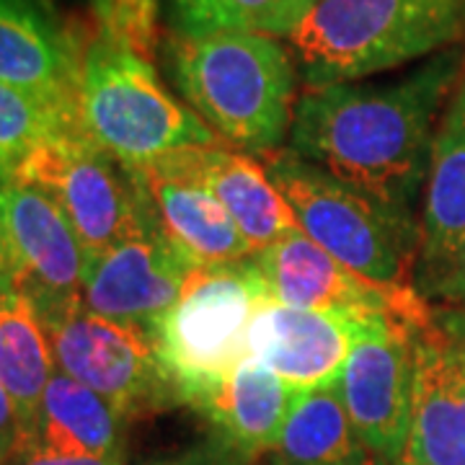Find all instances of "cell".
Returning a JSON list of instances; mask_svg holds the SVG:
<instances>
[{
	"mask_svg": "<svg viewBox=\"0 0 465 465\" xmlns=\"http://www.w3.org/2000/svg\"><path fill=\"white\" fill-rule=\"evenodd\" d=\"M11 176L39 186L57 202L88 256L148 225L130 168L96 148L81 127L47 137Z\"/></svg>",
	"mask_w": 465,
	"mask_h": 465,
	"instance_id": "obj_8",
	"label": "cell"
},
{
	"mask_svg": "<svg viewBox=\"0 0 465 465\" xmlns=\"http://www.w3.org/2000/svg\"><path fill=\"white\" fill-rule=\"evenodd\" d=\"M3 465H124V452L112 458H70V455L47 452L29 440H21Z\"/></svg>",
	"mask_w": 465,
	"mask_h": 465,
	"instance_id": "obj_27",
	"label": "cell"
},
{
	"mask_svg": "<svg viewBox=\"0 0 465 465\" xmlns=\"http://www.w3.org/2000/svg\"><path fill=\"white\" fill-rule=\"evenodd\" d=\"M5 274L42 321L84 305L88 251L47 192L11 173L0 182Z\"/></svg>",
	"mask_w": 465,
	"mask_h": 465,
	"instance_id": "obj_9",
	"label": "cell"
},
{
	"mask_svg": "<svg viewBox=\"0 0 465 465\" xmlns=\"http://www.w3.org/2000/svg\"><path fill=\"white\" fill-rule=\"evenodd\" d=\"M78 124L96 148L127 168L220 143L200 116L168 94L150 57L109 34L85 47Z\"/></svg>",
	"mask_w": 465,
	"mask_h": 465,
	"instance_id": "obj_4",
	"label": "cell"
},
{
	"mask_svg": "<svg viewBox=\"0 0 465 465\" xmlns=\"http://www.w3.org/2000/svg\"><path fill=\"white\" fill-rule=\"evenodd\" d=\"M370 465H393L391 463V460H385V458H381V455H375V458H372V463Z\"/></svg>",
	"mask_w": 465,
	"mask_h": 465,
	"instance_id": "obj_31",
	"label": "cell"
},
{
	"mask_svg": "<svg viewBox=\"0 0 465 465\" xmlns=\"http://www.w3.org/2000/svg\"><path fill=\"white\" fill-rule=\"evenodd\" d=\"M18 440H21V424H18L16 406L0 381V465L16 450Z\"/></svg>",
	"mask_w": 465,
	"mask_h": 465,
	"instance_id": "obj_28",
	"label": "cell"
},
{
	"mask_svg": "<svg viewBox=\"0 0 465 465\" xmlns=\"http://www.w3.org/2000/svg\"><path fill=\"white\" fill-rule=\"evenodd\" d=\"M143 217L192 266H217L253 256L232 217L176 153L130 168Z\"/></svg>",
	"mask_w": 465,
	"mask_h": 465,
	"instance_id": "obj_13",
	"label": "cell"
},
{
	"mask_svg": "<svg viewBox=\"0 0 465 465\" xmlns=\"http://www.w3.org/2000/svg\"><path fill=\"white\" fill-rule=\"evenodd\" d=\"M67 127H81L78 114L0 84V173H14L36 145Z\"/></svg>",
	"mask_w": 465,
	"mask_h": 465,
	"instance_id": "obj_24",
	"label": "cell"
},
{
	"mask_svg": "<svg viewBox=\"0 0 465 465\" xmlns=\"http://www.w3.org/2000/svg\"><path fill=\"white\" fill-rule=\"evenodd\" d=\"M316 0H168L171 32L202 36L217 32H253L287 36Z\"/></svg>",
	"mask_w": 465,
	"mask_h": 465,
	"instance_id": "obj_23",
	"label": "cell"
},
{
	"mask_svg": "<svg viewBox=\"0 0 465 465\" xmlns=\"http://www.w3.org/2000/svg\"><path fill=\"white\" fill-rule=\"evenodd\" d=\"M284 39L308 88L365 81L465 45V0H316Z\"/></svg>",
	"mask_w": 465,
	"mask_h": 465,
	"instance_id": "obj_3",
	"label": "cell"
},
{
	"mask_svg": "<svg viewBox=\"0 0 465 465\" xmlns=\"http://www.w3.org/2000/svg\"><path fill=\"white\" fill-rule=\"evenodd\" d=\"M399 465H403V463H399Z\"/></svg>",
	"mask_w": 465,
	"mask_h": 465,
	"instance_id": "obj_33",
	"label": "cell"
},
{
	"mask_svg": "<svg viewBox=\"0 0 465 465\" xmlns=\"http://www.w3.org/2000/svg\"><path fill=\"white\" fill-rule=\"evenodd\" d=\"M176 158L200 179L232 217L253 253L287 232L300 231L298 217L253 155L223 145L176 150Z\"/></svg>",
	"mask_w": 465,
	"mask_h": 465,
	"instance_id": "obj_18",
	"label": "cell"
},
{
	"mask_svg": "<svg viewBox=\"0 0 465 465\" xmlns=\"http://www.w3.org/2000/svg\"><path fill=\"white\" fill-rule=\"evenodd\" d=\"M161 0H101L96 8L101 34H109L150 57L155 47V21Z\"/></svg>",
	"mask_w": 465,
	"mask_h": 465,
	"instance_id": "obj_25",
	"label": "cell"
},
{
	"mask_svg": "<svg viewBox=\"0 0 465 465\" xmlns=\"http://www.w3.org/2000/svg\"><path fill=\"white\" fill-rule=\"evenodd\" d=\"M295 399L298 391L259 360L246 357L225 381L202 393L189 409L204 416L210 430L259 458L277 442Z\"/></svg>",
	"mask_w": 465,
	"mask_h": 465,
	"instance_id": "obj_19",
	"label": "cell"
},
{
	"mask_svg": "<svg viewBox=\"0 0 465 465\" xmlns=\"http://www.w3.org/2000/svg\"><path fill=\"white\" fill-rule=\"evenodd\" d=\"M54 367L96 391L127 424L182 406L158 357L155 331L73 308L45 318Z\"/></svg>",
	"mask_w": 465,
	"mask_h": 465,
	"instance_id": "obj_7",
	"label": "cell"
},
{
	"mask_svg": "<svg viewBox=\"0 0 465 465\" xmlns=\"http://www.w3.org/2000/svg\"><path fill=\"white\" fill-rule=\"evenodd\" d=\"M54 370L50 336L36 305L0 272V381L16 406L21 440L32 437Z\"/></svg>",
	"mask_w": 465,
	"mask_h": 465,
	"instance_id": "obj_20",
	"label": "cell"
},
{
	"mask_svg": "<svg viewBox=\"0 0 465 465\" xmlns=\"http://www.w3.org/2000/svg\"><path fill=\"white\" fill-rule=\"evenodd\" d=\"M411 427L403 465H465V311L430 305L411 323Z\"/></svg>",
	"mask_w": 465,
	"mask_h": 465,
	"instance_id": "obj_10",
	"label": "cell"
},
{
	"mask_svg": "<svg viewBox=\"0 0 465 465\" xmlns=\"http://www.w3.org/2000/svg\"><path fill=\"white\" fill-rule=\"evenodd\" d=\"M84 54L47 0H0V84L78 114Z\"/></svg>",
	"mask_w": 465,
	"mask_h": 465,
	"instance_id": "obj_17",
	"label": "cell"
},
{
	"mask_svg": "<svg viewBox=\"0 0 465 465\" xmlns=\"http://www.w3.org/2000/svg\"><path fill=\"white\" fill-rule=\"evenodd\" d=\"M266 173L300 231L336 262L388 290H416L419 220L339 182L290 148L266 158Z\"/></svg>",
	"mask_w": 465,
	"mask_h": 465,
	"instance_id": "obj_5",
	"label": "cell"
},
{
	"mask_svg": "<svg viewBox=\"0 0 465 465\" xmlns=\"http://www.w3.org/2000/svg\"><path fill=\"white\" fill-rule=\"evenodd\" d=\"M465 249V67L432 143L419 220L416 290L430 302Z\"/></svg>",
	"mask_w": 465,
	"mask_h": 465,
	"instance_id": "obj_16",
	"label": "cell"
},
{
	"mask_svg": "<svg viewBox=\"0 0 465 465\" xmlns=\"http://www.w3.org/2000/svg\"><path fill=\"white\" fill-rule=\"evenodd\" d=\"M171 81L189 109L232 150H282L295 112V63L277 36L217 32L171 34Z\"/></svg>",
	"mask_w": 465,
	"mask_h": 465,
	"instance_id": "obj_2",
	"label": "cell"
},
{
	"mask_svg": "<svg viewBox=\"0 0 465 465\" xmlns=\"http://www.w3.org/2000/svg\"><path fill=\"white\" fill-rule=\"evenodd\" d=\"M434 300L442 302V305H452V308H463L465 311V249L460 253V259H458V264L452 266L448 280L440 284Z\"/></svg>",
	"mask_w": 465,
	"mask_h": 465,
	"instance_id": "obj_29",
	"label": "cell"
},
{
	"mask_svg": "<svg viewBox=\"0 0 465 465\" xmlns=\"http://www.w3.org/2000/svg\"><path fill=\"white\" fill-rule=\"evenodd\" d=\"M411 323L382 318L351 349L336 396L365 448L393 465L401 463L411 427Z\"/></svg>",
	"mask_w": 465,
	"mask_h": 465,
	"instance_id": "obj_11",
	"label": "cell"
},
{
	"mask_svg": "<svg viewBox=\"0 0 465 465\" xmlns=\"http://www.w3.org/2000/svg\"><path fill=\"white\" fill-rule=\"evenodd\" d=\"M101 5V0H94V8H99Z\"/></svg>",
	"mask_w": 465,
	"mask_h": 465,
	"instance_id": "obj_32",
	"label": "cell"
},
{
	"mask_svg": "<svg viewBox=\"0 0 465 465\" xmlns=\"http://www.w3.org/2000/svg\"><path fill=\"white\" fill-rule=\"evenodd\" d=\"M378 321L329 316L269 298L251 321L249 357L269 367L298 393L331 388L357 339Z\"/></svg>",
	"mask_w": 465,
	"mask_h": 465,
	"instance_id": "obj_14",
	"label": "cell"
},
{
	"mask_svg": "<svg viewBox=\"0 0 465 465\" xmlns=\"http://www.w3.org/2000/svg\"><path fill=\"white\" fill-rule=\"evenodd\" d=\"M5 173H0V182H3ZM0 272H5V243H3V207H0Z\"/></svg>",
	"mask_w": 465,
	"mask_h": 465,
	"instance_id": "obj_30",
	"label": "cell"
},
{
	"mask_svg": "<svg viewBox=\"0 0 465 465\" xmlns=\"http://www.w3.org/2000/svg\"><path fill=\"white\" fill-rule=\"evenodd\" d=\"M253 460L256 458L251 452L241 450L215 430H210V434L197 442L140 465H253Z\"/></svg>",
	"mask_w": 465,
	"mask_h": 465,
	"instance_id": "obj_26",
	"label": "cell"
},
{
	"mask_svg": "<svg viewBox=\"0 0 465 465\" xmlns=\"http://www.w3.org/2000/svg\"><path fill=\"white\" fill-rule=\"evenodd\" d=\"M192 266L145 225L88 259L84 308L96 316L155 326L182 295Z\"/></svg>",
	"mask_w": 465,
	"mask_h": 465,
	"instance_id": "obj_15",
	"label": "cell"
},
{
	"mask_svg": "<svg viewBox=\"0 0 465 465\" xmlns=\"http://www.w3.org/2000/svg\"><path fill=\"white\" fill-rule=\"evenodd\" d=\"M127 421L96 391L54 370L29 442L54 455L112 458L124 452Z\"/></svg>",
	"mask_w": 465,
	"mask_h": 465,
	"instance_id": "obj_21",
	"label": "cell"
},
{
	"mask_svg": "<svg viewBox=\"0 0 465 465\" xmlns=\"http://www.w3.org/2000/svg\"><path fill=\"white\" fill-rule=\"evenodd\" d=\"M463 67L465 45H455L396 81L308 88L295 101L290 150L421 220L434 133Z\"/></svg>",
	"mask_w": 465,
	"mask_h": 465,
	"instance_id": "obj_1",
	"label": "cell"
},
{
	"mask_svg": "<svg viewBox=\"0 0 465 465\" xmlns=\"http://www.w3.org/2000/svg\"><path fill=\"white\" fill-rule=\"evenodd\" d=\"M269 298L256 253L189 269L179 300L153 326L161 365L182 406H192L249 357L251 321Z\"/></svg>",
	"mask_w": 465,
	"mask_h": 465,
	"instance_id": "obj_6",
	"label": "cell"
},
{
	"mask_svg": "<svg viewBox=\"0 0 465 465\" xmlns=\"http://www.w3.org/2000/svg\"><path fill=\"white\" fill-rule=\"evenodd\" d=\"M272 300L329 316L378 321L393 316L416 323L430 311L419 290H388L354 274L302 231L287 232L256 253Z\"/></svg>",
	"mask_w": 465,
	"mask_h": 465,
	"instance_id": "obj_12",
	"label": "cell"
},
{
	"mask_svg": "<svg viewBox=\"0 0 465 465\" xmlns=\"http://www.w3.org/2000/svg\"><path fill=\"white\" fill-rule=\"evenodd\" d=\"M372 458L331 385L298 393L277 442L253 465H370Z\"/></svg>",
	"mask_w": 465,
	"mask_h": 465,
	"instance_id": "obj_22",
	"label": "cell"
}]
</instances>
